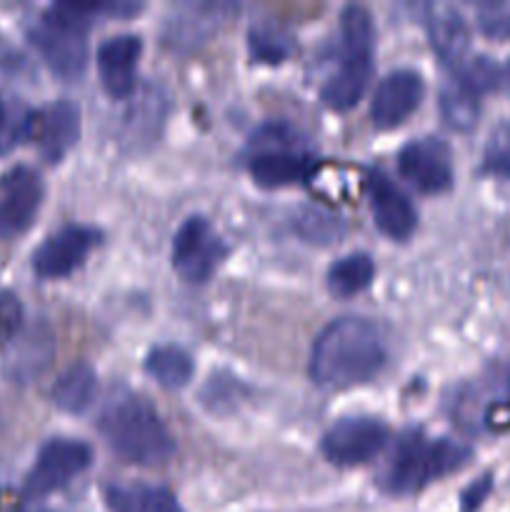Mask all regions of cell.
I'll return each mask as SVG.
<instances>
[{
  "label": "cell",
  "mask_w": 510,
  "mask_h": 512,
  "mask_svg": "<svg viewBox=\"0 0 510 512\" xmlns=\"http://www.w3.org/2000/svg\"><path fill=\"white\" fill-rule=\"evenodd\" d=\"M388 360L378 328L363 318H338L310 350V378L323 388H350L375 378Z\"/></svg>",
  "instance_id": "obj_1"
},
{
  "label": "cell",
  "mask_w": 510,
  "mask_h": 512,
  "mask_svg": "<svg viewBox=\"0 0 510 512\" xmlns=\"http://www.w3.org/2000/svg\"><path fill=\"white\" fill-rule=\"evenodd\" d=\"M470 448L448 438H428L423 430H408L395 440L388 463L380 470L378 485L383 493L405 498L428 488L435 480L468 465Z\"/></svg>",
  "instance_id": "obj_2"
},
{
  "label": "cell",
  "mask_w": 510,
  "mask_h": 512,
  "mask_svg": "<svg viewBox=\"0 0 510 512\" xmlns=\"http://www.w3.org/2000/svg\"><path fill=\"white\" fill-rule=\"evenodd\" d=\"M100 435L118 458L135 465H163L175 455V438L158 410L138 395H123L103 410Z\"/></svg>",
  "instance_id": "obj_3"
},
{
  "label": "cell",
  "mask_w": 510,
  "mask_h": 512,
  "mask_svg": "<svg viewBox=\"0 0 510 512\" xmlns=\"http://www.w3.org/2000/svg\"><path fill=\"white\" fill-rule=\"evenodd\" d=\"M340 63L320 88V98L330 110H350L358 105L373 78L375 28L373 18L360 5H350L340 15Z\"/></svg>",
  "instance_id": "obj_4"
},
{
  "label": "cell",
  "mask_w": 510,
  "mask_h": 512,
  "mask_svg": "<svg viewBox=\"0 0 510 512\" xmlns=\"http://www.w3.org/2000/svg\"><path fill=\"white\" fill-rule=\"evenodd\" d=\"M90 15L80 3L50 5L43 18L28 30L30 43L48 63L55 75L65 80H78L88 65V43L85 35L90 28Z\"/></svg>",
  "instance_id": "obj_5"
},
{
  "label": "cell",
  "mask_w": 510,
  "mask_h": 512,
  "mask_svg": "<svg viewBox=\"0 0 510 512\" xmlns=\"http://www.w3.org/2000/svg\"><path fill=\"white\" fill-rule=\"evenodd\" d=\"M250 145H253V155L248 160L250 175L263 188L303 183L313 170V155L305 150V138L298 128L283 120H273L255 130Z\"/></svg>",
  "instance_id": "obj_6"
},
{
  "label": "cell",
  "mask_w": 510,
  "mask_h": 512,
  "mask_svg": "<svg viewBox=\"0 0 510 512\" xmlns=\"http://www.w3.org/2000/svg\"><path fill=\"white\" fill-rule=\"evenodd\" d=\"M228 255V245L218 230L203 218L190 215L173 238V270L185 283H205Z\"/></svg>",
  "instance_id": "obj_7"
},
{
  "label": "cell",
  "mask_w": 510,
  "mask_h": 512,
  "mask_svg": "<svg viewBox=\"0 0 510 512\" xmlns=\"http://www.w3.org/2000/svg\"><path fill=\"white\" fill-rule=\"evenodd\" d=\"M93 453L85 443L70 438H53L40 448L35 465L25 478V495L30 500L48 498L73 483L90 465Z\"/></svg>",
  "instance_id": "obj_8"
},
{
  "label": "cell",
  "mask_w": 510,
  "mask_h": 512,
  "mask_svg": "<svg viewBox=\"0 0 510 512\" xmlns=\"http://www.w3.org/2000/svg\"><path fill=\"white\" fill-rule=\"evenodd\" d=\"M388 425L380 420L360 415V418H343L328 428L320 440V450L328 463L338 468H355L378 458L388 445Z\"/></svg>",
  "instance_id": "obj_9"
},
{
  "label": "cell",
  "mask_w": 510,
  "mask_h": 512,
  "mask_svg": "<svg viewBox=\"0 0 510 512\" xmlns=\"http://www.w3.org/2000/svg\"><path fill=\"white\" fill-rule=\"evenodd\" d=\"M43 203V183L33 168H13L0 180V240L18 238L33 225Z\"/></svg>",
  "instance_id": "obj_10"
},
{
  "label": "cell",
  "mask_w": 510,
  "mask_h": 512,
  "mask_svg": "<svg viewBox=\"0 0 510 512\" xmlns=\"http://www.w3.org/2000/svg\"><path fill=\"white\" fill-rule=\"evenodd\" d=\"M100 235L85 225H65L45 238L33 253V270L43 280L68 278L73 270H78L90 255V250L98 245Z\"/></svg>",
  "instance_id": "obj_11"
},
{
  "label": "cell",
  "mask_w": 510,
  "mask_h": 512,
  "mask_svg": "<svg viewBox=\"0 0 510 512\" xmlns=\"http://www.w3.org/2000/svg\"><path fill=\"white\" fill-rule=\"evenodd\" d=\"M398 170L415 190L438 195L453 185V163L448 145L435 138H420L405 145L398 155Z\"/></svg>",
  "instance_id": "obj_12"
},
{
  "label": "cell",
  "mask_w": 510,
  "mask_h": 512,
  "mask_svg": "<svg viewBox=\"0 0 510 512\" xmlns=\"http://www.w3.org/2000/svg\"><path fill=\"white\" fill-rule=\"evenodd\" d=\"M25 133L38 143L48 163H58L78 143L80 110L70 100H55L25 120Z\"/></svg>",
  "instance_id": "obj_13"
},
{
  "label": "cell",
  "mask_w": 510,
  "mask_h": 512,
  "mask_svg": "<svg viewBox=\"0 0 510 512\" xmlns=\"http://www.w3.org/2000/svg\"><path fill=\"white\" fill-rule=\"evenodd\" d=\"M425 95V83L415 70H393L378 83L370 103V115L378 128H395L405 123Z\"/></svg>",
  "instance_id": "obj_14"
},
{
  "label": "cell",
  "mask_w": 510,
  "mask_h": 512,
  "mask_svg": "<svg viewBox=\"0 0 510 512\" xmlns=\"http://www.w3.org/2000/svg\"><path fill=\"white\" fill-rule=\"evenodd\" d=\"M370 210L378 230L390 240H408L418 228V213L408 195L380 170L370 175Z\"/></svg>",
  "instance_id": "obj_15"
},
{
  "label": "cell",
  "mask_w": 510,
  "mask_h": 512,
  "mask_svg": "<svg viewBox=\"0 0 510 512\" xmlns=\"http://www.w3.org/2000/svg\"><path fill=\"white\" fill-rule=\"evenodd\" d=\"M140 53H143V40L133 33L113 35L100 43L98 75L110 98H128L133 93Z\"/></svg>",
  "instance_id": "obj_16"
},
{
  "label": "cell",
  "mask_w": 510,
  "mask_h": 512,
  "mask_svg": "<svg viewBox=\"0 0 510 512\" xmlns=\"http://www.w3.org/2000/svg\"><path fill=\"white\" fill-rule=\"evenodd\" d=\"M428 35L430 43H433V50L440 55V60L453 68H460V65L468 60L470 50V30L465 25L463 15L455 8H448V5H440V8H433L428 15Z\"/></svg>",
  "instance_id": "obj_17"
},
{
  "label": "cell",
  "mask_w": 510,
  "mask_h": 512,
  "mask_svg": "<svg viewBox=\"0 0 510 512\" xmlns=\"http://www.w3.org/2000/svg\"><path fill=\"white\" fill-rule=\"evenodd\" d=\"M110 512H183L178 498L163 485L115 483L105 488Z\"/></svg>",
  "instance_id": "obj_18"
},
{
  "label": "cell",
  "mask_w": 510,
  "mask_h": 512,
  "mask_svg": "<svg viewBox=\"0 0 510 512\" xmlns=\"http://www.w3.org/2000/svg\"><path fill=\"white\" fill-rule=\"evenodd\" d=\"M50 358H53V338L43 325H38V328H30L23 338L15 340L5 368L13 380L28 383L48 368Z\"/></svg>",
  "instance_id": "obj_19"
},
{
  "label": "cell",
  "mask_w": 510,
  "mask_h": 512,
  "mask_svg": "<svg viewBox=\"0 0 510 512\" xmlns=\"http://www.w3.org/2000/svg\"><path fill=\"white\" fill-rule=\"evenodd\" d=\"M95 390H98L95 370L88 363H75L55 380L50 398L65 413H83L93 403Z\"/></svg>",
  "instance_id": "obj_20"
},
{
  "label": "cell",
  "mask_w": 510,
  "mask_h": 512,
  "mask_svg": "<svg viewBox=\"0 0 510 512\" xmlns=\"http://www.w3.org/2000/svg\"><path fill=\"white\" fill-rule=\"evenodd\" d=\"M145 370L158 385L168 390H180L190 383L195 373L193 358L178 345H158L145 358Z\"/></svg>",
  "instance_id": "obj_21"
},
{
  "label": "cell",
  "mask_w": 510,
  "mask_h": 512,
  "mask_svg": "<svg viewBox=\"0 0 510 512\" xmlns=\"http://www.w3.org/2000/svg\"><path fill=\"white\" fill-rule=\"evenodd\" d=\"M375 278V263L368 253H350L335 260L328 270V290L335 298H353L363 293Z\"/></svg>",
  "instance_id": "obj_22"
},
{
  "label": "cell",
  "mask_w": 510,
  "mask_h": 512,
  "mask_svg": "<svg viewBox=\"0 0 510 512\" xmlns=\"http://www.w3.org/2000/svg\"><path fill=\"white\" fill-rule=\"evenodd\" d=\"M440 113H443L445 123H448L450 128L470 130L480 113V95H475L473 90L465 88L463 83L453 80V83L445 85L443 93H440Z\"/></svg>",
  "instance_id": "obj_23"
},
{
  "label": "cell",
  "mask_w": 510,
  "mask_h": 512,
  "mask_svg": "<svg viewBox=\"0 0 510 512\" xmlns=\"http://www.w3.org/2000/svg\"><path fill=\"white\" fill-rule=\"evenodd\" d=\"M248 45L258 63H283L293 50V38L280 25H258L250 30Z\"/></svg>",
  "instance_id": "obj_24"
},
{
  "label": "cell",
  "mask_w": 510,
  "mask_h": 512,
  "mask_svg": "<svg viewBox=\"0 0 510 512\" xmlns=\"http://www.w3.org/2000/svg\"><path fill=\"white\" fill-rule=\"evenodd\" d=\"M500 80L498 65L493 63L485 55H475V58H468L458 68V83H463L465 88L473 90L475 95H483L488 90H493Z\"/></svg>",
  "instance_id": "obj_25"
},
{
  "label": "cell",
  "mask_w": 510,
  "mask_h": 512,
  "mask_svg": "<svg viewBox=\"0 0 510 512\" xmlns=\"http://www.w3.org/2000/svg\"><path fill=\"white\" fill-rule=\"evenodd\" d=\"M23 325V305L15 293H0V348L13 343Z\"/></svg>",
  "instance_id": "obj_26"
},
{
  "label": "cell",
  "mask_w": 510,
  "mask_h": 512,
  "mask_svg": "<svg viewBox=\"0 0 510 512\" xmlns=\"http://www.w3.org/2000/svg\"><path fill=\"white\" fill-rule=\"evenodd\" d=\"M478 25L490 38H510V3L483 5L478 13Z\"/></svg>",
  "instance_id": "obj_27"
},
{
  "label": "cell",
  "mask_w": 510,
  "mask_h": 512,
  "mask_svg": "<svg viewBox=\"0 0 510 512\" xmlns=\"http://www.w3.org/2000/svg\"><path fill=\"white\" fill-rule=\"evenodd\" d=\"M333 228H335L333 218L320 213H310L308 218L300 220V230H303L305 238H310L313 243H328V238H333L335 235Z\"/></svg>",
  "instance_id": "obj_28"
},
{
  "label": "cell",
  "mask_w": 510,
  "mask_h": 512,
  "mask_svg": "<svg viewBox=\"0 0 510 512\" xmlns=\"http://www.w3.org/2000/svg\"><path fill=\"white\" fill-rule=\"evenodd\" d=\"M490 488H493V480H490V475H485V478L475 480L473 485H470L468 490L463 493V503H460V508L463 512H475L483 505V500L488 498Z\"/></svg>",
  "instance_id": "obj_29"
},
{
  "label": "cell",
  "mask_w": 510,
  "mask_h": 512,
  "mask_svg": "<svg viewBox=\"0 0 510 512\" xmlns=\"http://www.w3.org/2000/svg\"><path fill=\"white\" fill-rule=\"evenodd\" d=\"M0 70L3 73H18V70H23V58H20L18 50L3 35H0Z\"/></svg>",
  "instance_id": "obj_30"
},
{
  "label": "cell",
  "mask_w": 510,
  "mask_h": 512,
  "mask_svg": "<svg viewBox=\"0 0 510 512\" xmlns=\"http://www.w3.org/2000/svg\"><path fill=\"white\" fill-rule=\"evenodd\" d=\"M3 128H5V105L3 100H0V133H3Z\"/></svg>",
  "instance_id": "obj_31"
},
{
  "label": "cell",
  "mask_w": 510,
  "mask_h": 512,
  "mask_svg": "<svg viewBox=\"0 0 510 512\" xmlns=\"http://www.w3.org/2000/svg\"><path fill=\"white\" fill-rule=\"evenodd\" d=\"M508 78H510V60H508Z\"/></svg>",
  "instance_id": "obj_32"
}]
</instances>
